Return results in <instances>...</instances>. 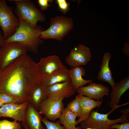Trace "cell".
Masks as SVG:
<instances>
[{
    "label": "cell",
    "mask_w": 129,
    "mask_h": 129,
    "mask_svg": "<svg viewBox=\"0 0 129 129\" xmlns=\"http://www.w3.org/2000/svg\"><path fill=\"white\" fill-rule=\"evenodd\" d=\"M43 76L37 63L24 54L0 70V93L9 94L20 102L27 101Z\"/></svg>",
    "instance_id": "obj_1"
},
{
    "label": "cell",
    "mask_w": 129,
    "mask_h": 129,
    "mask_svg": "<svg viewBox=\"0 0 129 129\" xmlns=\"http://www.w3.org/2000/svg\"><path fill=\"white\" fill-rule=\"evenodd\" d=\"M17 18L19 21V25L15 33L5 40V43H19L25 46L28 51L37 53L39 47L43 42L40 35L43 30L40 26H37L34 28L20 17Z\"/></svg>",
    "instance_id": "obj_2"
},
{
    "label": "cell",
    "mask_w": 129,
    "mask_h": 129,
    "mask_svg": "<svg viewBox=\"0 0 129 129\" xmlns=\"http://www.w3.org/2000/svg\"><path fill=\"white\" fill-rule=\"evenodd\" d=\"M121 106V105H118L106 114L100 113L93 110L85 120L80 123V127L82 129H104L115 124L128 122L126 118L129 113V108L120 110V113L123 114L119 118L111 120L108 118L109 114Z\"/></svg>",
    "instance_id": "obj_3"
},
{
    "label": "cell",
    "mask_w": 129,
    "mask_h": 129,
    "mask_svg": "<svg viewBox=\"0 0 129 129\" xmlns=\"http://www.w3.org/2000/svg\"><path fill=\"white\" fill-rule=\"evenodd\" d=\"M49 26L48 29L41 32L40 37L42 39L61 41L74 27L72 19L64 16L51 18Z\"/></svg>",
    "instance_id": "obj_4"
},
{
    "label": "cell",
    "mask_w": 129,
    "mask_h": 129,
    "mask_svg": "<svg viewBox=\"0 0 129 129\" xmlns=\"http://www.w3.org/2000/svg\"><path fill=\"white\" fill-rule=\"evenodd\" d=\"M16 5L15 12L17 17L21 18L34 28L38 22H43L46 19L45 15L37 8L30 0H11Z\"/></svg>",
    "instance_id": "obj_5"
},
{
    "label": "cell",
    "mask_w": 129,
    "mask_h": 129,
    "mask_svg": "<svg viewBox=\"0 0 129 129\" xmlns=\"http://www.w3.org/2000/svg\"><path fill=\"white\" fill-rule=\"evenodd\" d=\"M19 19L14 14L12 7L5 0H0V27L5 40L12 35L19 25Z\"/></svg>",
    "instance_id": "obj_6"
},
{
    "label": "cell",
    "mask_w": 129,
    "mask_h": 129,
    "mask_svg": "<svg viewBox=\"0 0 129 129\" xmlns=\"http://www.w3.org/2000/svg\"><path fill=\"white\" fill-rule=\"evenodd\" d=\"M27 51V48L19 43H5L0 47V70L6 67Z\"/></svg>",
    "instance_id": "obj_7"
},
{
    "label": "cell",
    "mask_w": 129,
    "mask_h": 129,
    "mask_svg": "<svg viewBox=\"0 0 129 129\" xmlns=\"http://www.w3.org/2000/svg\"><path fill=\"white\" fill-rule=\"evenodd\" d=\"M64 99L60 97H48L40 104L38 111L47 119L54 121L59 118L64 108Z\"/></svg>",
    "instance_id": "obj_8"
},
{
    "label": "cell",
    "mask_w": 129,
    "mask_h": 129,
    "mask_svg": "<svg viewBox=\"0 0 129 129\" xmlns=\"http://www.w3.org/2000/svg\"><path fill=\"white\" fill-rule=\"evenodd\" d=\"M92 55L90 49L82 43L76 46L70 51L65 61L72 67L86 65L91 61Z\"/></svg>",
    "instance_id": "obj_9"
},
{
    "label": "cell",
    "mask_w": 129,
    "mask_h": 129,
    "mask_svg": "<svg viewBox=\"0 0 129 129\" xmlns=\"http://www.w3.org/2000/svg\"><path fill=\"white\" fill-rule=\"evenodd\" d=\"M29 102L4 104L0 108V117L12 118L17 121L26 123L25 116Z\"/></svg>",
    "instance_id": "obj_10"
},
{
    "label": "cell",
    "mask_w": 129,
    "mask_h": 129,
    "mask_svg": "<svg viewBox=\"0 0 129 129\" xmlns=\"http://www.w3.org/2000/svg\"><path fill=\"white\" fill-rule=\"evenodd\" d=\"M76 91L79 94L99 101L104 96L109 95V88L102 84L91 82L86 86L77 89Z\"/></svg>",
    "instance_id": "obj_11"
},
{
    "label": "cell",
    "mask_w": 129,
    "mask_h": 129,
    "mask_svg": "<svg viewBox=\"0 0 129 129\" xmlns=\"http://www.w3.org/2000/svg\"><path fill=\"white\" fill-rule=\"evenodd\" d=\"M37 64L43 75H48L57 71L67 69L59 57L55 55L41 58Z\"/></svg>",
    "instance_id": "obj_12"
},
{
    "label": "cell",
    "mask_w": 129,
    "mask_h": 129,
    "mask_svg": "<svg viewBox=\"0 0 129 129\" xmlns=\"http://www.w3.org/2000/svg\"><path fill=\"white\" fill-rule=\"evenodd\" d=\"M48 97H60L64 99L73 96L76 91L70 78L64 82L48 86Z\"/></svg>",
    "instance_id": "obj_13"
},
{
    "label": "cell",
    "mask_w": 129,
    "mask_h": 129,
    "mask_svg": "<svg viewBox=\"0 0 129 129\" xmlns=\"http://www.w3.org/2000/svg\"><path fill=\"white\" fill-rule=\"evenodd\" d=\"M129 89V76L128 75L116 83L110 95L109 107L113 109L118 106L121 96Z\"/></svg>",
    "instance_id": "obj_14"
},
{
    "label": "cell",
    "mask_w": 129,
    "mask_h": 129,
    "mask_svg": "<svg viewBox=\"0 0 129 129\" xmlns=\"http://www.w3.org/2000/svg\"><path fill=\"white\" fill-rule=\"evenodd\" d=\"M81 107L80 117L76 120V125L85 120L90 116L92 110L101 105L103 99L101 101H96L86 96L78 94Z\"/></svg>",
    "instance_id": "obj_15"
},
{
    "label": "cell",
    "mask_w": 129,
    "mask_h": 129,
    "mask_svg": "<svg viewBox=\"0 0 129 129\" xmlns=\"http://www.w3.org/2000/svg\"><path fill=\"white\" fill-rule=\"evenodd\" d=\"M111 57V54L109 52L104 54L97 78L101 81L108 83L113 89L116 83L113 78L109 65V61Z\"/></svg>",
    "instance_id": "obj_16"
},
{
    "label": "cell",
    "mask_w": 129,
    "mask_h": 129,
    "mask_svg": "<svg viewBox=\"0 0 129 129\" xmlns=\"http://www.w3.org/2000/svg\"><path fill=\"white\" fill-rule=\"evenodd\" d=\"M48 87L41 83L32 90L27 101L37 110L42 102L48 97Z\"/></svg>",
    "instance_id": "obj_17"
},
{
    "label": "cell",
    "mask_w": 129,
    "mask_h": 129,
    "mask_svg": "<svg viewBox=\"0 0 129 129\" xmlns=\"http://www.w3.org/2000/svg\"><path fill=\"white\" fill-rule=\"evenodd\" d=\"M42 117L38 111L29 103L26 111L25 119L29 129H45L42 124Z\"/></svg>",
    "instance_id": "obj_18"
},
{
    "label": "cell",
    "mask_w": 129,
    "mask_h": 129,
    "mask_svg": "<svg viewBox=\"0 0 129 129\" xmlns=\"http://www.w3.org/2000/svg\"><path fill=\"white\" fill-rule=\"evenodd\" d=\"M70 78V70H59L46 75H43L41 83L48 87L64 82Z\"/></svg>",
    "instance_id": "obj_19"
},
{
    "label": "cell",
    "mask_w": 129,
    "mask_h": 129,
    "mask_svg": "<svg viewBox=\"0 0 129 129\" xmlns=\"http://www.w3.org/2000/svg\"><path fill=\"white\" fill-rule=\"evenodd\" d=\"M85 70L82 66L72 67L70 70V76L72 84L75 90L88 83L92 82V80L83 79L82 77L86 75Z\"/></svg>",
    "instance_id": "obj_20"
},
{
    "label": "cell",
    "mask_w": 129,
    "mask_h": 129,
    "mask_svg": "<svg viewBox=\"0 0 129 129\" xmlns=\"http://www.w3.org/2000/svg\"><path fill=\"white\" fill-rule=\"evenodd\" d=\"M76 117L66 107L62 111L59 118V122L66 129H75Z\"/></svg>",
    "instance_id": "obj_21"
},
{
    "label": "cell",
    "mask_w": 129,
    "mask_h": 129,
    "mask_svg": "<svg viewBox=\"0 0 129 129\" xmlns=\"http://www.w3.org/2000/svg\"><path fill=\"white\" fill-rule=\"evenodd\" d=\"M66 107L76 117H80L81 115V109L78 95L73 100L68 103Z\"/></svg>",
    "instance_id": "obj_22"
},
{
    "label": "cell",
    "mask_w": 129,
    "mask_h": 129,
    "mask_svg": "<svg viewBox=\"0 0 129 129\" xmlns=\"http://www.w3.org/2000/svg\"><path fill=\"white\" fill-rule=\"evenodd\" d=\"M21 125L16 120L13 121L5 119L0 120V129H22Z\"/></svg>",
    "instance_id": "obj_23"
},
{
    "label": "cell",
    "mask_w": 129,
    "mask_h": 129,
    "mask_svg": "<svg viewBox=\"0 0 129 129\" xmlns=\"http://www.w3.org/2000/svg\"><path fill=\"white\" fill-rule=\"evenodd\" d=\"M41 121L45 124L47 129H66L61 125L59 122H53L48 120L45 117H42Z\"/></svg>",
    "instance_id": "obj_24"
},
{
    "label": "cell",
    "mask_w": 129,
    "mask_h": 129,
    "mask_svg": "<svg viewBox=\"0 0 129 129\" xmlns=\"http://www.w3.org/2000/svg\"><path fill=\"white\" fill-rule=\"evenodd\" d=\"M0 99L4 104H17L20 102L12 96L5 93H0Z\"/></svg>",
    "instance_id": "obj_25"
},
{
    "label": "cell",
    "mask_w": 129,
    "mask_h": 129,
    "mask_svg": "<svg viewBox=\"0 0 129 129\" xmlns=\"http://www.w3.org/2000/svg\"><path fill=\"white\" fill-rule=\"evenodd\" d=\"M56 3L59 9L64 14H65L70 10V4L65 0H56Z\"/></svg>",
    "instance_id": "obj_26"
},
{
    "label": "cell",
    "mask_w": 129,
    "mask_h": 129,
    "mask_svg": "<svg viewBox=\"0 0 129 129\" xmlns=\"http://www.w3.org/2000/svg\"><path fill=\"white\" fill-rule=\"evenodd\" d=\"M52 0H38L37 2L41 10L44 11L47 10L50 6V3H53Z\"/></svg>",
    "instance_id": "obj_27"
},
{
    "label": "cell",
    "mask_w": 129,
    "mask_h": 129,
    "mask_svg": "<svg viewBox=\"0 0 129 129\" xmlns=\"http://www.w3.org/2000/svg\"><path fill=\"white\" fill-rule=\"evenodd\" d=\"M108 127L117 129H129V122L122 123L121 124H116L112 126H109Z\"/></svg>",
    "instance_id": "obj_28"
},
{
    "label": "cell",
    "mask_w": 129,
    "mask_h": 129,
    "mask_svg": "<svg viewBox=\"0 0 129 129\" xmlns=\"http://www.w3.org/2000/svg\"><path fill=\"white\" fill-rule=\"evenodd\" d=\"M129 42H127L124 45V47L122 49V52L127 57L129 56Z\"/></svg>",
    "instance_id": "obj_29"
},
{
    "label": "cell",
    "mask_w": 129,
    "mask_h": 129,
    "mask_svg": "<svg viewBox=\"0 0 129 129\" xmlns=\"http://www.w3.org/2000/svg\"><path fill=\"white\" fill-rule=\"evenodd\" d=\"M5 43V39L3 35L2 34L1 31H0V47Z\"/></svg>",
    "instance_id": "obj_30"
},
{
    "label": "cell",
    "mask_w": 129,
    "mask_h": 129,
    "mask_svg": "<svg viewBox=\"0 0 129 129\" xmlns=\"http://www.w3.org/2000/svg\"><path fill=\"white\" fill-rule=\"evenodd\" d=\"M21 125L25 129H29L26 122H22Z\"/></svg>",
    "instance_id": "obj_31"
},
{
    "label": "cell",
    "mask_w": 129,
    "mask_h": 129,
    "mask_svg": "<svg viewBox=\"0 0 129 129\" xmlns=\"http://www.w3.org/2000/svg\"><path fill=\"white\" fill-rule=\"evenodd\" d=\"M4 104L3 103L0 99V108Z\"/></svg>",
    "instance_id": "obj_32"
},
{
    "label": "cell",
    "mask_w": 129,
    "mask_h": 129,
    "mask_svg": "<svg viewBox=\"0 0 129 129\" xmlns=\"http://www.w3.org/2000/svg\"><path fill=\"white\" fill-rule=\"evenodd\" d=\"M75 129H82L80 127L77 126L76 127Z\"/></svg>",
    "instance_id": "obj_33"
},
{
    "label": "cell",
    "mask_w": 129,
    "mask_h": 129,
    "mask_svg": "<svg viewBox=\"0 0 129 129\" xmlns=\"http://www.w3.org/2000/svg\"><path fill=\"white\" fill-rule=\"evenodd\" d=\"M105 129H115L114 128H111L109 127H108Z\"/></svg>",
    "instance_id": "obj_34"
}]
</instances>
